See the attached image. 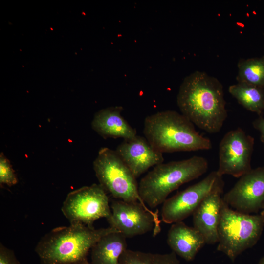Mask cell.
Masks as SVG:
<instances>
[{"mask_svg": "<svg viewBox=\"0 0 264 264\" xmlns=\"http://www.w3.org/2000/svg\"><path fill=\"white\" fill-rule=\"evenodd\" d=\"M0 264H21L14 251L0 243Z\"/></svg>", "mask_w": 264, "mask_h": 264, "instance_id": "21", "label": "cell"}, {"mask_svg": "<svg viewBox=\"0 0 264 264\" xmlns=\"http://www.w3.org/2000/svg\"><path fill=\"white\" fill-rule=\"evenodd\" d=\"M254 144V138L240 128L227 132L219 144L218 174L240 178L251 171Z\"/></svg>", "mask_w": 264, "mask_h": 264, "instance_id": "9", "label": "cell"}, {"mask_svg": "<svg viewBox=\"0 0 264 264\" xmlns=\"http://www.w3.org/2000/svg\"><path fill=\"white\" fill-rule=\"evenodd\" d=\"M264 226V221L260 214L238 212L230 208L222 199L217 250L234 262L239 255L257 243Z\"/></svg>", "mask_w": 264, "mask_h": 264, "instance_id": "5", "label": "cell"}, {"mask_svg": "<svg viewBox=\"0 0 264 264\" xmlns=\"http://www.w3.org/2000/svg\"><path fill=\"white\" fill-rule=\"evenodd\" d=\"M18 178L12 165L3 153L0 154V184L12 186L16 184Z\"/></svg>", "mask_w": 264, "mask_h": 264, "instance_id": "20", "label": "cell"}, {"mask_svg": "<svg viewBox=\"0 0 264 264\" xmlns=\"http://www.w3.org/2000/svg\"><path fill=\"white\" fill-rule=\"evenodd\" d=\"M229 92L249 111L261 116L264 113V89L245 83L237 82L228 88Z\"/></svg>", "mask_w": 264, "mask_h": 264, "instance_id": "17", "label": "cell"}, {"mask_svg": "<svg viewBox=\"0 0 264 264\" xmlns=\"http://www.w3.org/2000/svg\"><path fill=\"white\" fill-rule=\"evenodd\" d=\"M219 176L217 171H212L201 181L166 199L161 209V220L174 223L193 215L211 192Z\"/></svg>", "mask_w": 264, "mask_h": 264, "instance_id": "10", "label": "cell"}, {"mask_svg": "<svg viewBox=\"0 0 264 264\" xmlns=\"http://www.w3.org/2000/svg\"><path fill=\"white\" fill-rule=\"evenodd\" d=\"M126 238L118 232L101 237L91 249L90 264H119L122 253L127 249Z\"/></svg>", "mask_w": 264, "mask_h": 264, "instance_id": "16", "label": "cell"}, {"mask_svg": "<svg viewBox=\"0 0 264 264\" xmlns=\"http://www.w3.org/2000/svg\"><path fill=\"white\" fill-rule=\"evenodd\" d=\"M223 88L216 78L196 71L186 77L177 96L183 115L209 133L220 131L227 117Z\"/></svg>", "mask_w": 264, "mask_h": 264, "instance_id": "1", "label": "cell"}, {"mask_svg": "<svg viewBox=\"0 0 264 264\" xmlns=\"http://www.w3.org/2000/svg\"><path fill=\"white\" fill-rule=\"evenodd\" d=\"M119 232L109 227L95 229L83 224L58 227L44 235L35 251L40 264H88V255L103 236Z\"/></svg>", "mask_w": 264, "mask_h": 264, "instance_id": "2", "label": "cell"}, {"mask_svg": "<svg viewBox=\"0 0 264 264\" xmlns=\"http://www.w3.org/2000/svg\"><path fill=\"white\" fill-rule=\"evenodd\" d=\"M260 215L261 216V217H262L264 221V206H263L262 209V211L261 212V213H260Z\"/></svg>", "mask_w": 264, "mask_h": 264, "instance_id": "23", "label": "cell"}, {"mask_svg": "<svg viewBox=\"0 0 264 264\" xmlns=\"http://www.w3.org/2000/svg\"><path fill=\"white\" fill-rule=\"evenodd\" d=\"M253 125L254 128L259 131L260 139L264 147V115L259 116L253 121Z\"/></svg>", "mask_w": 264, "mask_h": 264, "instance_id": "22", "label": "cell"}, {"mask_svg": "<svg viewBox=\"0 0 264 264\" xmlns=\"http://www.w3.org/2000/svg\"><path fill=\"white\" fill-rule=\"evenodd\" d=\"M143 132L150 145L162 154L212 148L209 138L200 134L187 117L174 110L147 116L144 119Z\"/></svg>", "mask_w": 264, "mask_h": 264, "instance_id": "3", "label": "cell"}, {"mask_svg": "<svg viewBox=\"0 0 264 264\" xmlns=\"http://www.w3.org/2000/svg\"><path fill=\"white\" fill-rule=\"evenodd\" d=\"M93 166L99 184L106 192L116 199L139 202L148 207L139 195L136 178L115 151L102 148Z\"/></svg>", "mask_w": 264, "mask_h": 264, "instance_id": "6", "label": "cell"}, {"mask_svg": "<svg viewBox=\"0 0 264 264\" xmlns=\"http://www.w3.org/2000/svg\"><path fill=\"white\" fill-rule=\"evenodd\" d=\"M61 210L70 224H83L90 227H94L96 220L101 218L107 220L112 215L107 192L97 184L70 192Z\"/></svg>", "mask_w": 264, "mask_h": 264, "instance_id": "7", "label": "cell"}, {"mask_svg": "<svg viewBox=\"0 0 264 264\" xmlns=\"http://www.w3.org/2000/svg\"><path fill=\"white\" fill-rule=\"evenodd\" d=\"M224 182L219 176L216 183L193 214L194 228L203 236L205 243L214 244L218 242V227Z\"/></svg>", "mask_w": 264, "mask_h": 264, "instance_id": "12", "label": "cell"}, {"mask_svg": "<svg viewBox=\"0 0 264 264\" xmlns=\"http://www.w3.org/2000/svg\"><path fill=\"white\" fill-rule=\"evenodd\" d=\"M122 110L121 106L101 110L94 115L91 122L92 129L104 138H134L137 135L136 131L122 116Z\"/></svg>", "mask_w": 264, "mask_h": 264, "instance_id": "14", "label": "cell"}, {"mask_svg": "<svg viewBox=\"0 0 264 264\" xmlns=\"http://www.w3.org/2000/svg\"><path fill=\"white\" fill-rule=\"evenodd\" d=\"M258 264H264V255L261 258Z\"/></svg>", "mask_w": 264, "mask_h": 264, "instance_id": "24", "label": "cell"}, {"mask_svg": "<svg viewBox=\"0 0 264 264\" xmlns=\"http://www.w3.org/2000/svg\"><path fill=\"white\" fill-rule=\"evenodd\" d=\"M223 201L238 212L251 214L264 206V166L241 176L223 197Z\"/></svg>", "mask_w": 264, "mask_h": 264, "instance_id": "11", "label": "cell"}, {"mask_svg": "<svg viewBox=\"0 0 264 264\" xmlns=\"http://www.w3.org/2000/svg\"><path fill=\"white\" fill-rule=\"evenodd\" d=\"M112 215L107 220L110 226L117 229L126 238L144 234L153 230V237L161 231V222L157 209L153 211L139 202H127L113 200Z\"/></svg>", "mask_w": 264, "mask_h": 264, "instance_id": "8", "label": "cell"}, {"mask_svg": "<svg viewBox=\"0 0 264 264\" xmlns=\"http://www.w3.org/2000/svg\"><path fill=\"white\" fill-rule=\"evenodd\" d=\"M88 264H90V262H89V263H88Z\"/></svg>", "mask_w": 264, "mask_h": 264, "instance_id": "25", "label": "cell"}, {"mask_svg": "<svg viewBox=\"0 0 264 264\" xmlns=\"http://www.w3.org/2000/svg\"><path fill=\"white\" fill-rule=\"evenodd\" d=\"M116 153L137 178L150 168L163 163V154L155 150L143 137L124 140Z\"/></svg>", "mask_w": 264, "mask_h": 264, "instance_id": "13", "label": "cell"}, {"mask_svg": "<svg viewBox=\"0 0 264 264\" xmlns=\"http://www.w3.org/2000/svg\"><path fill=\"white\" fill-rule=\"evenodd\" d=\"M119 264H180V262L173 251L159 254L127 249L120 256Z\"/></svg>", "mask_w": 264, "mask_h": 264, "instance_id": "19", "label": "cell"}, {"mask_svg": "<svg viewBox=\"0 0 264 264\" xmlns=\"http://www.w3.org/2000/svg\"><path fill=\"white\" fill-rule=\"evenodd\" d=\"M208 169L206 158L193 156L188 159L156 165L139 182V195L148 208L154 209L181 185L195 179Z\"/></svg>", "mask_w": 264, "mask_h": 264, "instance_id": "4", "label": "cell"}, {"mask_svg": "<svg viewBox=\"0 0 264 264\" xmlns=\"http://www.w3.org/2000/svg\"><path fill=\"white\" fill-rule=\"evenodd\" d=\"M167 242L173 252L187 261L193 260L206 243L198 231L182 221L171 225L168 232Z\"/></svg>", "mask_w": 264, "mask_h": 264, "instance_id": "15", "label": "cell"}, {"mask_svg": "<svg viewBox=\"0 0 264 264\" xmlns=\"http://www.w3.org/2000/svg\"><path fill=\"white\" fill-rule=\"evenodd\" d=\"M238 82L245 83L264 89V56L241 59L238 64Z\"/></svg>", "mask_w": 264, "mask_h": 264, "instance_id": "18", "label": "cell"}]
</instances>
